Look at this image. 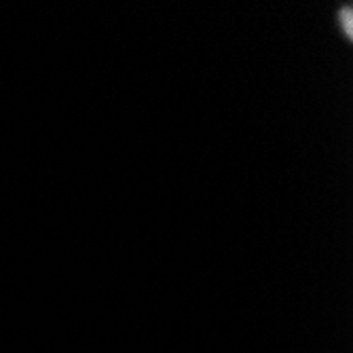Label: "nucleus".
Wrapping results in <instances>:
<instances>
[{
    "mask_svg": "<svg viewBox=\"0 0 353 353\" xmlns=\"http://www.w3.org/2000/svg\"><path fill=\"white\" fill-rule=\"evenodd\" d=\"M339 21H341V26H343V30H345L347 39H351V37H353V9H351L349 5L341 9Z\"/></svg>",
    "mask_w": 353,
    "mask_h": 353,
    "instance_id": "f257e3e1",
    "label": "nucleus"
}]
</instances>
